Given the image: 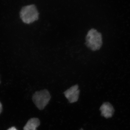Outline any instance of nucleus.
I'll return each mask as SVG.
<instances>
[{
    "label": "nucleus",
    "mask_w": 130,
    "mask_h": 130,
    "mask_svg": "<svg viewBox=\"0 0 130 130\" xmlns=\"http://www.w3.org/2000/svg\"><path fill=\"white\" fill-rule=\"evenodd\" d=\"M85 44L92 51L99 50L102 44L101 34L95 29H91L89 31L86 35Z\"/></svg>",
    "instance_id": "obj_1"
},
{
    "label": "nucleus",
    "mask_w": 130,
    "mask_h": 130,
    "mask_svg": "<svg viewBox=\"0 0 130 130\" xmlns=\"http://www.w3.org/2000/svg\"><path fill=\"white\" fill-rule=\"evenodd\" d=\"M39 13L36 6L29 5L25 6L21 8L20 12V17L24 23H32L38 20Z\"/></svg>",
    "instance_id": "obj_2"
},
{
    "label": "nucleus",
    "mask_w": 130,
    "mask_h": 130,
    "mask_svg": "<svg viewBox=\"0 0 130 130\" xmlns=\"http://www.w3.org/2000/svg\"><path fill=\"white\" fill-rule=\"evenodd\" d=\"M51 95L48 91L44 89L36 91L33 95L32 100L36 106L40 110L44 109L48 104Z\"/></svg>",
    "instance_id": "obj_3"
},
{
    "label": "nucleus",
    "mask_w": 130,
    "mask_h": 130,
    "mask_svg": "<svg viewBox=\"0 0 130 130\" xmlns=\"http://www.w3.org/2000/svg\"><path fill=\"white\" fill-rule=\"evenodd\" d=\"M77 85L72 86L70 89L66 90L64 94L70 103L76 102L79 98V90Z\"/></svg>",
    "instance_id": "obj_4"
},
{
    "label": "nucleus",
    "mask_w": 130,
    "mask_h": 130,
    "mask_svg": "<svg viewBox=\"0 0 130 130\" xmlns=\"http://www.w3.org/2000/svg\"><path fill=\"white\" fill-rule=\"evenodd\" d=\"M102 116L105 118H111L113 115L114 110L113 107L109 103H103L100 108Z\"/></svg>",
    "instance_id": "obj_5"
},
{
    "label": "nucleus",
    "mask_w": 130,
    "mask_h": 130,
    "mask_svg": "<svg viewBox=\"0 0 130 130\" xmlns=\"http://www.w3.org/2000/svg\"><path fill=\"white\" fill-rule=\"evenodd\" d=\"M40 124V120L37 118H32L28 120L24 128V130H37V128Z\"/></svg>",
    "instance_id": "obj_6"
},
{
    "label": "nucleus",
    "mask_w": 130,
    "mask_h": 130,
    "mask_svg": "<svg viewBox=\"0 0 130 130\" xmlns=\"http://www.w3.org/2000/svg\"><path fill=\"white\" fill-rule=\"evenodd\" d=\"M2 105L1 103L0 102V114L1 113L2 111Z\"/></svg>",
    "instance_id": "obj_7"
},
{
    "label": "nucleus",
    "mask_w": 130,
    "mask_h": 130,
    "mask_svg": "<svg viewBox=\"0 0 130 130\" xmlns=\"http://www.w3.org/2000/svg\"><path fill=\"white\" fill-rule=\"evenodd\" d=\"M7 130H18L17 129H16L15 127H12L11 128H9V129H8Z\"/></svg>",
    "instance_id": "obj_8"
},
{
    "label": "nucleus",
    "mask_w": 130,
    "mask_h": 130,
    "mask_svg": "<svg viewBox=\"0 0 130 130\" xmlns=\"http://www.w3.org/2000/svg\"><path fill=\"white\" fill-rule=\"evenodd\" d=\"M80 130H83V129H80Z\"/></svg>",
    "instance_id": "obj_9"
}]
</instances>
